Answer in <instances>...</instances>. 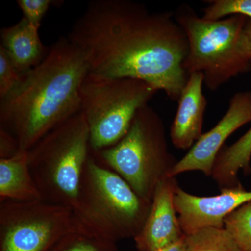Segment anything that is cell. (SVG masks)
<instances>
[{
  "label": "cell",
  "instance_id": "cell-1",
  "mask_svg": "<svg viewBox=\"0 0 251 251\" xmlns=\"http://www.w3.org/2000/svg\"><path fill=\"white\" fill-rule=\"evenodd\" d=\"M67 38L94 74L145 81L174 101L187 82V36L173 13L131 0H93Z\"/></svg>",
  "mask_w": 251,
  "mask_h": 251
},
{
  "label": "cell",
  "instance_id": "cell-2",
  "mask_svg": "<svg viewBox=\"0 0 251 251\" xmlns=\"http://www.w3.org/2000/svg\"><path fill=\"white\" fill-rule=\"evenodd\" d=\"M88 72L82 52L67 37H61L45 59L23 73L17 87L0 99V128L17 139L20 151H28L80 111V88Z\"/></svg>",
  "mask_w": 251,
  "mask_h": 251
},
{
  "label": "cell",
  "instance_id": "cell-3",
  "mask_svg": "<svg viewBox=\"0 0 251 251\" xmlns=\"http://www.w3.org/2000/svg\"><path fill=\"white\" fill-rule=\"evenodd\" d=\"M91 153L90 129L80 111L46 133L27 151L42 201L77 210L79 190Z\"/></svg>",
  "mask_w": 251,
  "mask_h": 251
},
{
  "label": "cell",
  "instance_id": "cell-4",
  "mask_svg": "<svg viewBox=\"0 0 251 251\" xmlns=\"http://www.w3.org/2000/svg\"><path fill=\"white\" fill-rule=\"evenodd\" d=\"M151 203L140 198L120 175L90 153L79 190L75 215L95 233L112 242L134 239Z\"/></svg>",
  "mask_w": 251,
  "mask_h": 251
},
{
  "label": "cell",
  "instance_id": "cell-5",
  "mask_svg": "<svg viewBox=\"0 0 251 251\" xmlns=\"http://www.w3.org/2000/svg\"><path fill=\"white\" fill-rule=\"evenodd\" d=\"M91 153L150 203L157 185L171 176L178 161L170 152L161 116L149 105L137 112L126 134L116 145Z\"/></svg>",
  "mask_w": 251,
  "mask_h": 251
},
{
  "label": "cell",
  "instance_id": "cell-6",
  "mask_svg": "<svg viewBox=\"0 0 251 251\" xmlns=\"http://www.w3.org/2000/svg\"><path fill=\"white\" fill-rule=\"evenodd\" d=\"M174 15L187 36L188 51L183 69L188 75L202 73L204 85L215 91L251 70V62L240 49L247 17L234 15L216 21L206 20L186 4L181 5Z\"/></svg>",
  "mask_w": 251,
  "mask_h": 251
},
{
  "label": "cell",
  "instance_id": "cell-7",
  "mask_svg": "<svg viewBox=\"0 0 251 251\" xmlns=\"http://www.w3.org/2000/svg\"><path fill=\"white\" fill-rule=\"evenodd\" d=\"M157 92L138 79L87 73L80 88V111L90 129L91 151H100L120 141L135 114L148 105Z\"/></svg>",
  "mask_w": 251,
  "mask_h": 251
},
{
  "label": "cell",
  "instance_id": "cell-8",
  "mask_svg": "<svg viewBox=\"0 0 251 251\" xmlns=\"http://www.w3.org/2000/svg\"><path fill=\"white\" fill-rule=\"evenodd\" d=\"M84 225L67 206L44 201L0 202V251H49Z\"/></svg>",
  "mask_w": 251,
  "mask_h": 251
},
{
  "label": "cell",
  "instance_id": "cell-9",
  "mask_svg": "<svg viewBox=\"0 0 251 251\" xmlns=\"http://www.w3.org/2000/svg\"><path fill=\"white\" fill-rule=\"evenodd\" d=\"M251 122V91L234 94L224 117L210 130L203 133L188 153L175 165L171 176L200 171L211 176L216 157L225 142L236 130Z\"/></svg>",
  "mask_w": 251,
  "mask_h": 251
},
{
  "label": "cell",
  "instance_id": "cell-10",
  "mask_svg": "<svg viewBox=\"0 0 251 251\" xmlns=\"http://www.w3.org/2000/svg\"><path fill=\"white\" fill-rule=\"evenodd\" d=\"M251 202V191L243 186L222 188L214 196H197L178 187L175 206L185 235L206 227H224V220L231 213Z\"/></svg>",
  "mask_w": 251,
  "mask_h": 251
},
{
  "label": "cell",
  "instance_id": "cell-11",
  "mask_svg": "<svg viewBox=\"0 0 251 251\" xmlns=\"http://www.w3.org/2000/svg\"><path fill=\"white\" fill-rule=\"evenodd\" d=\"M179 187L175 176H168L157 185L151 208L141 232L134 239L138 251H153L184 237L175 206Z\"/></svg>",
  "mask_w": 251,
  "mask_h": 251
},
{
  "label": "cell",
  "instance_id": "cell-12",
  "mask_svg": "<svg viewBox=\"0 0 251 251\" xmlns=\"http://www.w3.org/2000/svg\"><path fill=\"white\" fill-rule=\"evenodd\" d=\"M204 76L201 72L188 75L181 91L178 108L170 130L172 143L179 150H189L202 136L206 105L202 92Z\"/></svg>",
  "mask_w": 251,
  "mask_h": 251
},
{
  "label": "cell",
  "instance_id": "cell-13",
  "mask_svg": "<svg viewBox=\"0 0 251 251\" xmlns=\"http://www.w3.org/2000/svg\"><path fill=\"white\" fill-rule=\"evenodd\" d=\"M39 29L23 17L14 25L0 31V46L20 72L25 73L36 67L49 53L50 48L41 42Z\"/></svg>",
  "mask_w": 251,
  "mask_h": 251
},
{
  "label": "cell",
  "instance_id": "cell-14",
  "mask_svg": "<svg viewBox=\"0 0 251 251\" xmlns=\"http://www.w3.org/2000/svg\"><path fill=\"white\" fill-rule=\"evenodd\" d=\"M42 201L28 163L27 151L0 159V202Z\"/></svg>",
  "mask_w": 251,
  "mask_h": 251
},
{
  "label": "cell",
  "instance_id": "cell-15",
  "mask_svg": "<svg viewBox=\"0 0 251 251\" xmlns=\"http://www.w3.org/2000/svg\"><path fill=\"white\" fill-rule=\"evenodd\" d=\"M251 127L237 141L224 147L216 157L211 177L220 188L242 186L238 174L251 173Z\"/></svg>",
  "mask_w": 251,
  "mask_h": 251
},
{
  "label": "cell",
  "instance_id": "cell-16",
  "mask_svg": "<svg viewBox=\"0 0 251 251\" xmlns=\"http://www.w3.org/2000/svg\"><path fill=\"white\" fill-rule=\"evenodd\" d=\"M49 251H120L117 243L100 237L85 224L63 235Z\"/></svg>",
  "mask_w": 251,
  "mask_h": 251
},
{
  "label": "cell",
  "instance_id": "cell-17",
  "mask_svg": "<svg viewBox=\"0 0 251 251\" xmlns=\"http://www.w3.org/2000/svg\"><path fill=\"white\" fill-rule=\"evenodd\" d=\"M186 251H242L225 227H206L186 236Z\"/></svg>",
  "mask_w": 251,
  "mask_h": 251
},
{
  "label": "cell",
  "instance_id": "cell-18",
  "mask_svg": "<svg viewBox=\"0 0 251 251\" xmlns=\"http://www.w3.org/2000/svg\"><path fill=\"white\" fill-rule=\"evenodd\" d=\"M224 227L242 251H251V202L231 213L224 220Z\"/></svg>",
  "mask_w": 251,
  "mask_h": 251
},
{
  "label": "cell",
  "instance_id": "cell-19",
  "mask_svg": "<svg viewBox=\"0 0 251 251\" xmlns=\"http://www.w3.org/2000/svg\"><path fill=\"white\" fill-rule=\"evenodd\" d=\"M202 17L206 20L222 19L234 15H242L251 20V0H211Z\"/></svg>",
  "mask_w": 251,
  "mask_h": 251
},
{
  "label": "cell",
  "instance_id": "cell-20",
  "mask_svg": "<svg viewBox=\"0 0 251 251\" xmlns=\"http://www.w3.org/2000/svg\"><path fill=\"white\" fill-rule=\"evenodd\" d=\"M23 73L15 67L4 49L0 46V99L11 93L21 82Z\"/></svg>",
  "mask_w": 251,
  "mask_h": 251
},
{
  "label": "cell",
  "instance_id": "cell-21",
  "mask_svg": "<svg viewBox=\"0 0 251 251\" xmlns=\"http://www.w3.org/2000/svg\"><path fill=\"white\" fill-rule=\"evenodd\" d=\"M60 1L54 0H18L17 4L22 11L23 18L36 27L41 23L50 8L59 5Z\"/></svg>",
  "mask_w": 251,
  "mask_h": 251
},
{
  "label": "cell",
  "instance_id": "cell-22",
  "mask_svg": "<svg viewBox=\"0 0 251 251\" xmlns=\"http://www.w3.org/2000/svg\"><path fill=\"white\" fill-rule=\"evenodd\" d=\"M19 151L17 139L8 130L0 128V159L11 158Z\"/></svg>",
  "mask_w": 251,
  "mask_h": 251
},
{
  "label": "cell",
  "instance_id": "cell-23",
  "mask_svg": "<svg viewBox=\"0 0 251 251\" xmlns=\"http://www.w3.org/2000/svg\"><path fill=\"white\" fill-rule=\"evenodd\" d=\"M240 49L243 55L251 62V20L249 18L241 37Z\"/></svg>",
  "mask_w": 251,
  "mask_h": 251
},
{
  "label": "cell",
  "instance_id": "cell-24",
  "mask_svg": "<svg viewBox=\"0 0 251 251\" xmlns=\"http://www.w3.org/2000/svg\"><path fill=\"white\" fill-rule=\"evenodd\" d=\"M186 236L184 235V237L173 244L153 251H186Z\"/></svg>",
  "mask_w": 251,
  "mask_h": 251
}]
</instances>
